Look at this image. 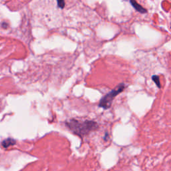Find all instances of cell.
Listing matches in <instances>:
<instances>
[{
	"instance_id": "cell-1",
	"label": "cell",
	"mask_w": 171,
	"mask_h": 171,
	"mask_svg": "<svg viewBox=\"0 0 171 171\" xmlns=\"http://www.w3.org/2000/svg\"><path fill=\"white\" fill-rule=\"evenodd\" d=\"M65 124L71 132L78 136L82 139L87 136L90 132L97 130L99 127L98 123L95 121L80 120L74 118L66 121Z\"/></svg>"
},
{
	"instance_id": "cell-2",
	"label": "cell",
	"mask_w": 171,
	"mask_h": 171,
	"mask_svg": "<svg viewBox=\"0 0 171 171\" xmlns=\"http://www.w3.org/2000/svg\"><path fill=\"white\" fill-rule=\"evenodd\" d=\"M124 88H125L124 84H119V85L118 86H116L114 90H111L110 92L106 94L104 97L102 98L100 102H99L98 106L104 109H106H106H108L111 106H112V102L114 98L116 96H118L120 92H122L124 90Z\"/></svg>"
},
{
	"instance_id": "cell-3",
	"label": "cell",
	"mask_w": 171,
	"mask_h": 171,
	"mask_svg": "<svg viewBox=\"0 0 171 171\" xmlns=\"http://www.w3.org/2000/svg\"><path fill=\"white\" fill-rule=\"evenodd\" d=\"M16 143V141L15 140L12 139V138H7V139H6L2 142V146H3L4 148H6L7 147H10V146L15 145Z\"/></svg>"
},
{
	"instance_id": "cell-4",
	"label": "cell",
	"mask_w": 171,
	"mask_h": 171,
	"mask_svg": "<svg viewBox=\"0 0 171 171\" xmlns=\"http://www.w3.org/2000/svg\"><path fill=\"white\" fill-rule=\"evenodd\" d=\"M152 79L154 80V81L155 82V83L157 84V86H158V87L160 88V84H159V83H160V82H159V78H158V76H153Z\"/></svg>"
},
{
	"instance_id": "cell-5",
	"label": "cell",
	"mask_w": 171,
	"mask_h": 171,
	"mask_svg": "<svg viewBox=\"0 0 171 171\" xmlns=\"http://www.w3.org/2000/svg\"><path fill=\"white\" fill-rule=\"evenodd\" d=\"M58 4H59V6L62 8V7H64V0H58Z\"/></svg>"
},
{
	"instance_id": "cell-6",
	"label": "cell",
	"mask_w": 171,
	"mask_h": 171,
	"mask_svg": "<svg viewBox=\"0 0 171 171\" xmlns=\"http://www.w3.org/2000/svg\"><path fill=\"white\" fill-rule=\"evenodd\" d=\"M2 28H6L7 27V24L6 23H3L2 24Z\"/></svg>"
}]
</instances>
